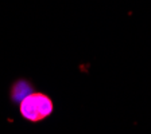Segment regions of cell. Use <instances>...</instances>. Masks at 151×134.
Segmentation results:
<instances>
[{
    "label": "cell",
    "instance_id": "1",
    "mask_svg": "<svg viewBox=\"0 0 151 134\" xmlns=\"http://www.w3.org/2000/svg\"><path fill=\"white\" fill-rule=\"evenodd\" d=\"M53 101L43 93L27 94L19 105V111L23 118L31 122H39L53 113Z\"/></svg>",
    "mask_w": 151,
    "mask_h": 134
}]
</instances>
